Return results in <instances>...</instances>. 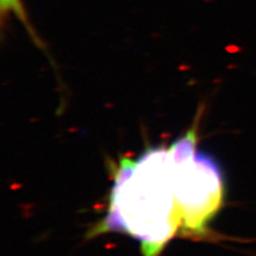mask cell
<instances>
[{
  "label": "cell",
  "instance_id": "cell-3",
  "mask_svg": "<svg viewBox=\"0 0 256 256\" xmlns=\"http://www.w3.org/2000/svg\"><path fill=\"white\" fill-rule=\"evenodd\" d=\"M0 4H1L2 13H13L24 24L27 25V17H26L21 0H0Z\"/></svg>",
  "mask_w": 256,
  "mask_h": 256
},
{
  "label": "cell",
  "instance_id": "cell-1",
  "mask_svg": "<svg viewBox=\"0 0 256 256\" xmlns=\"http://www.w3.org/2000/svg\"><path fill=\"white\" fill-rule=\"evenodd\" d=\"M182 227L170 147H150L134 160L123 158L99 231L127 233L141 242L143 255L158 256Z\"/></svg>",
  "mask_w": 256,
  "mask_h": 256
},
{
  "label": "cell",
  "instance_id": "cell-2",
  "mask_svg": "<svg viewBox=\"0 0 256 256\" xmlns=\"http://www.w3.org/2000/svg\"><path fill=\"white\" fill-rule=\"evenodd\" d=\"M197 121L171 144L175 163L176 193L183 215L182 231L204 234L207 224L220 211L224 201V177L211 156L196 150Z\"/></svg>",
  "mask_w": 256,
  "mask_h": 256
}]
</instances>
